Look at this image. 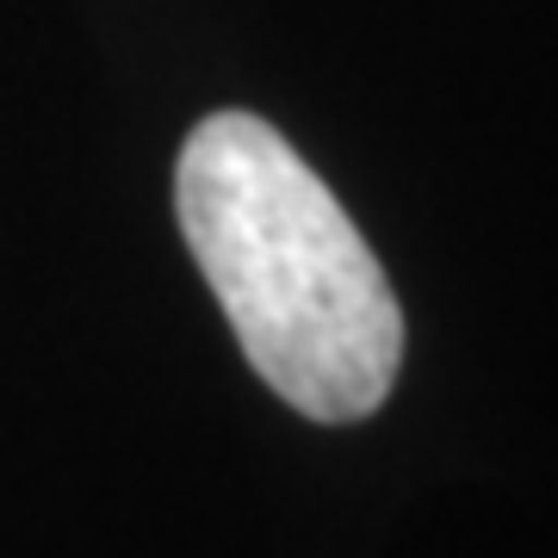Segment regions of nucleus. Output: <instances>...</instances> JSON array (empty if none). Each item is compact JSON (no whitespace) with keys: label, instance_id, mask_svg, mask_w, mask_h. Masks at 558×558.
I'll return each instance as SVG.
<instances>
[{"label":"nucleus","instance_id":"obj_1","mask_svg":"<svg viewBox=\"0 0 558 558\" xmlns=\"http://www.w3.org/2000/svg\"><path fill=\"white\" fill-rule=\"evenodd\" d=\"M174 218L242 354L311 422H366L403 366V311L329 180L255 112L193 124Z\"/></svg>","mask_w":558,"mask_h":558}]
</instances>
